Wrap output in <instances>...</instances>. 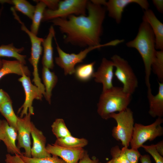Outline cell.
<instances>
[{
    "label": "cell",
    "instance_id": "cell-1",
    "mask_svg": "<svg viewBox=\"0 0 163 163\" xmlns=\"http://www.w3.org/2000/svg\"><path fill=\"white\" fill-rule=\"evenodd\" d=\"M87 9V15H72L50 21L65 34V42L82 47L101 44L100 37L106 9L102 5L91 1H88Z\"/></svg>",
    "mask_w": 163,
    "mask_h": 163
},
{
    "label": "cell",
    "instance_id": "cell-2",
    "mask_svg": "<svg viewBox=\"0 0 163 163\" xmlns=\"http://www.w3.org/2000/svg\"><path fill=\"white\" fill-rule=\"evenodd\" d=\"M126 45L129 47L136 49L140 55L144 65L145 84L147 89L151 88L150 77L151 66L157 51L155 48V36L149 24L142 20L136 37L127 42Z\"/></svg>",
    "mask_w": 163,
    "mask_h": 163
},
{
    "label": "cell",
    "instance_id": "cell-3",
    "mask_svg": "<svg viewBox=\"0 0 163 163\" xmlns=\"http://www.w3.org/2000/svg\"><path fill=\"white\" fill-rule=\"evenodd\" d=\"M131 95L124 91L122 87L116 86L102 91L97 104L98 114L107 120L112 113L124 110L130 103Z\"/></svg>",
    "mask_w": 163,
    "mask_h": 163
},
{
    "label": "cell",
    "instance_id": "cell-4",
    "mask_svg": "<svg viewBox=\"0 0 163 163\" xmlns=\"http://www.w3.org/2000/svg\"><path fill=\"white\" fill-rule=\"evenodd\" d=\"M117 123L112 130V136L116 140L120 141L122 145L128 148L130 144L134 126L133 113L131 109H126L118 113H114L110 116Z\"/></svg>",
    "mask_w": 163,
    "mask_h": 163
},
{
    "label": "cell",
    "instance_id": "cell-5",
    "mask_svg": "<svg viewBox=\"0 0 163 163\" xmlns=\"http://www.w3.org/2000/svg\"><path fill=\"white\" fill-rule=\"evenodd\" d=\"M162 117H158L151 124L144 125L135 123L130 144L131 148L138 149L147 141H152L163 135Z\"/></svg>",
    "mask_w": 163,
    "mask_h": 163
},
{
    "label": "cell",
    "instance_id": "cell-6",
    "mask_svg": "<svg viewBox=\"0 0 163 163\" xmlns=\"http://www.w3.org/2000/svg\"><path fill=\"white\" fill-rule=\"evenodd\" d=\"M88 2L86 0L60 1L56 9L45 10L42 21H50L58 18H65L72 15H86V10Z\"/></svg>",
    "mask_w": 163,
    "mask_h": 163
},
{
    "label": "cell",
    "instance_id": "cell-7",
    "mask_svg": "<svg viewBox=\"0 0 163 163\" xmlns=\"http://www.w3.org/2000/svg\"><path fill=\"white\" fill-rule=\"evenodd\" d=\"M116 70L114 73L123 85L125 92L132 95L138 86L137 78L128 62L117 55L111 57Z\"/></svg>",
    "mask_w": 163,
    "mask_h": 163
},
{
    "label": "cell",
    "instance_id": "cell-8",
    "mask_svg": "<svg viewBox=\"0 0 163 163\" xmlns=\"http://www.w3.org/2000/svg\"><path fill=\"white\" fill-rule=\"evenodd\" d=\"M58 57L55 58V62L59 66L63 69L65 75L74 73L75 66L79 63L83 62L87 54L91 51L101 47L106 46V44L87 47L78 54L66 53L59 47L55 38Z\"/></svg>",
    "mask_w": 163,
    "mask_h": 163
},
{
    "label": "cell",
    "instance_id": "cell-9",
    "mask_svg": "<svg viewBox=\"0 0 163 163\" xmlns=\"http://www.w3.org/2000/svg\"><path fill=\"white\" fill-rule=\"evenodd\" d=\"M18 80L24 88L25 94V100L23 104L19 108L18 113L21 112L20 117L22 118L28 113V111L32 115H34L33 102L34 99L42 100L43 95L41 91L35 85H33L29 76L24 75Z\"/></svg>",
    "mask_w": 163,
    "mask_h": 163
},
{
    "label": "cell",
    "instance_id": "cell-10",
    "mask_svg": "<svg viewBox=\"0 0 163 163\" xmlns=\"http://www.w3.org/2000/svg\"><path fill=\"white\" fill-rule=\"evenodd\" d=\"M32 115L29 112L23 117H18L17 123L18 143L17 146L20 149L24 148V155L31 157L30 139L32 122L31 121Z\"/></svg>",
    "mask_w": 163,
    "mask_h": 163
},
{
    "label": "cell",
    "instance_id": "cell-11",
    "mask_svg": "<svg viewBox=\"0 0 163 163\" xmlns=\"http://www.w3.org/2000/svg\"><path fill=\"white\" fill-rule=\"evenodd\" d=\"M12 12L14 18L21 24V30L25 32L30 38L31 43V51L30 56L28 60L33 67V72L37 73L38 72V63L43 50L41 44L43 39L38 37L27 28L20 19L15 10H12Z\"/></svg>",
    "mask_w": 163,
    "mask_h": 163
},
{
    "label": "cell",
    "instance_id": "cell-12",
    "mask_svg": "<svg viewBox=\"0 0 163 163\" xmlns=\"http://www.w3.org/2000/svg\"><path fill=\"white\" fill-rule=\"evenodd\" d=\"M133 3L138 4L145 10L149 9V3L146 0H110L106 2L105 6L109 16L119 24L121 21L122 14L125 7Z\"/></svg>",
    "mask_w": 163,
    "mask_h": 163
},
{
    "label": "cell",
    "instance_id": "cell-13",
    "mask_svg": "<svg viewBox=\"0 0 163 163\" xmlns=\"http://www.w3.org/2000/svg\"><path fill=\"white\" fill-rule=\"evenodd\" d=\"M114 67L112 61L104 58L97 71L93 74L92 77L94 78L95 82L102 84L103 91L113 86L112 81L114 74Z\"/></svg>",
    "mask_w": 163,
    "mask_h": 163
},
{
    "label": "cell",
    "instance_id": "cell-14",
    "mask_svg": "<svg viewBox=\"0 0 163 163\" xmlns=\"http://www.w3.org/2000/svg\"><path fill=\"white\" fill-rule=\"evenodd\" d=\"M46 148L49 154L60 157L66 163H78L85 152L83 148L71 149L55 144H48Z\"/></svg>",
    "mask_w": 163,
    "mask_h": 163
},
{
    "label": "cell",
    "instance_id": "cell-15",
    "mask_svg": "<svg viewBox=\"0 0 163 163\" xmlns=\"http://www.w3.org/2000/svg\"><path fill=\"white\" fill-rule=\"evenodd\" d=\"M17 132L7 121L0 120V139L5 145L8 152L11 154L21 155V151L16 145Z\"/></svg>",
    "mask_w": 163,
    "mask_h": 163
},
{
    "label": "cell",
    "instance_id": "cell-16",
    "mask_svg": "<svg viewBox=\"0 0 163 163\" xmlns=\"http://www.w3.org/2000/svg\"><path fill=\"white\" fill-rule=\"evenodd\" d=\"M31 135L33 140V146L31 148V157L41 158L51 156V155L46 149V137L43 132L38 129L33 122Z\"/></svg>",
    "mask_w": 163,
    "mask_h": 163
},
{
    "label": "cell",
    "instance_id": "cell-17",
    "mask_svg": "<svg viewBox=\"0 0 163 163\" xmlns=\"http://www.w3.org/2000/svg\"><path fill=\"white\" fill-rule=\"evenodd\" d=\"M142 20L147 22L150 26L155 39V48L163 50V24L158 19L152 10H145Z\"/></svg>",
    "mask_w": 163,
    "mask_h": 163
},
{
    "label": "cell",
    "instance_id": "cell-18",
    "mask_svg": "<svg viewBox=\"0 0 163 163\" xmlns=\"http://www.w3.org/2000/svg\"><path fill=\"white\" fill-rule=\"evenodd\" d=\"M158 90L154 95L151 88L147 89V97L149 104V113L153 117H162L163 116V82L158 81Z\"/></svg>",
    "mask_w": 163,
    "mask_h": 163
},
{
    "label": "cell",
    "instance_id": "cell-19",
    "mask_svg": "<svg viewBox=\"0 0 163 163\" xmlns=\"http://www.w3.org/2000/svg\"><path fill=\"white\" fill-rule=\"evenodd\" d=\"M55 34L53 26H51L47 36L46 38L43 39L42 43L43 50L42 63L43 66L50 69H53L54 66L52 40L53 38L55 37Z\"/></svg>",
    "mask_w": 163,
    "mask_h": 163
},
{
    "label": "cell",
    "instance_id": "cell-20",
    "mask_svg": "<svg viewBox=\"0 0 163 163\" xmlns=\"http://www.w3.org/2000/svg\"><path fill=\"white\" fill-rule=\"evenodd\" d=\"M2 66L0 69V80L5 75L15 74L29 76L30 72L28 67L18 60L10 61L2 59Z\"/></svg>",
    "mask_w": 163,
    "mask_h": 163
},
{
    "label": "cell",
    "instance_id": "cell-21",
    "mask_svg": "<svg viewBox=\"0 0 163 163\" xmlns=\"http://www.w3.org/2000/svg\"><path fill=\"white\" fill-rule=\"evenodd\" d=\"M42 77L45 89L44 97L49 104H50L52 92L57 82L58 78L54 72L44 66H43L42 69Z\"/></svg>",
    "mask_w": 163,
    "mask_h": 163
},
{
    "label": "cell",
    "instance_id": "cell-22",
    "mask_svg": "<svg viewBox=\"0 0 163 163\" xmlns=\"http://www.w3.org/2000/svg\"><path fill=\"white\" fill-rule=\"evenodd\" d=\"M24 50V47L17 48L13 43L2 44L0 46V57L14 58L25 65L26 56L21 54Z\"/></svg>",
    "mask_w": 163,
    "mask_h": 163
},
{
    "label": "cell",
    "instance_id": "cell-23",
    "mask_svg": "<svg viewBox=\"0 0 163 163\" xmlns=\"http://www.w3.org/2000/svg\"><path fill=\"white\" fill-rule=\"evenodd\" d=\"M0 3L12 5L15 10L21 12L32 20L35 7L28 1L25 0H0Z\"/></svg>",
    "mask_w": 163,
    "mask_h": 163
},
{
    "label": "cell",
    "instance_id": "cell-24",
    "mask_svg": "<svg viewBox=\"0 0 163 163\" xmlns=\"http://www.w3.org/2000/svg\"><path fill=\"white\" fill-rule=\"evenodd\" d=\"M88 144V141L84 138H78L72 135L57 139L54 144L71 149L83 148Z\"/></svg>",
    "mask_w": 163,
    "mask_h": 163
},
{
    "label": "cell",
    "instance_id": "cell-25",
    "mask_svg": "<svg viewBox=\"0 0 163 163\" xmlns=\"http://www.w3.org/2000/svg\"><path fill=\"white\" fill-rule=\"evenodd\" d=\"M37 1H35L37 3L35 6L30 28V31L36 35L38 34L40 24L43 19V13L46 7V5L42 0Z\"/></svg>",
    "mask_w": 163,
    "mask_h": 163
},
{
    "label": "cell",
    "instance_id": "cell-26",
    "mask_svg": "<svg viewBox=\"0 0 163 163\" xmlns=\"http://www.w3.org/2000/svg\"><path fill=\"white\" fill-rule=\"evenodd\" d=\"M0 113L5 118L9 125L17 132L18 117L13 110L11 100L6 102L1 105Z\"/></svg>",
    "mask_w": 163,
    "mask_h": 163
},
{
    "label": "cell",
    "instance_id": "cell-27",
    "mask_svg": "<svg viewBox=\"0 0 163 163\" xmlns=\"http://www.w3.org/2000/svg\"><path fill=\"white\" fill-rule=\"evenodd\" d=\"M95 62L78 65L75 69L74 73L76 78L80 81H86L92 77L94 73Z\"/></svg>",
    "mask_w": 163,
    "mask_h": 163
},
{
    "label": "cell",
    "instance_id": "cell-28",
    "mask_svg": "<svg viewBox=\"0 0 163 163\" xmlns=\"http://www.w3.org/2000/svg\"><path fill=\"white\" fill-rule=\"evenodd\" d=\"M51 128L52 132L57 139L71 135L62 119H56L51 125Z\"/></svg>",
    "mask_w": 163,
    "mask_h": 163
},
{
    "label": "cell",
    "instance_id": "cell-29",
    "mask_svg": "<svg viewBox=\"0 0 163 163\" xmlns=\"http://www.w3.org/2000/svg\"><path fill=\"white\" fill-rule=\"evenodd\" d=\"M151 69L157 75L159 82H163V50L156 51Z\"/></svg>",
    "mask_w": 163,
    "mask_h": 163
},
{
    "label": "cell",
    "instance_id": "cell-30",
    "mask_svg": "<svg viewBox=\"0 0 163 163\" xmlns=\"http://www.w3.org/2000/svg\"><path fill=\"white\" fill-rule=\"evenodd\" d=\"M19 155L25 163H66L62 159L53 155L52 156L41 158L27 157L23 154Z\"/></svg>",
    "mask_w": 163,
    "mask_h": 163
},
{
    "label": "cell",
    "instance_id": "cell-31",
    "mask_svg": "<svg viewBox=\"0 0 163 163\" xmlns=\"http://www.w3.org/2000/svg\"><path fill=\"white\" fill-rule=\"evenodd\" d=\"M130 163H138L141 155L138 149L123 147L121 149Z\"/></svg>",
    "mask_w": 163,
    "mask_h": 163
},
{
    "label": "cell",
    "instance_id": "cell-32",
    "mask_svg": "<svg viewBox=\"0 0 163 163\" xmlns=\"http://www.w3.org/2000/svg\"><path fill=\"white\" fill-rule=\"evenodd\" d=\"M141 147L152 157L155 163H163V156L157 151L154 144L149 145H143Z\"/></svg>",
    "mask_w": 163,
    "mask_h": 163
},
{
    "label": "cell",
    "instance_id": "cell-33",
    "mask_svg": "<svg viewBox=\"0 0 163 163\" xmlns=\"http://www.w3.org/2000/svg\"><path fill=\"white\" fill-rule=\"evenodd\" d=\"M110 153L112 158H116L121 163H130L118 145L112 147L110 149Z\"/></svg>",
    "mask_w": 163,
    "mask_h": 163
},
{
    "label": "cell",
    "instance_id": "cell-34",
    "mask_svg": "<svg viewBox=\"0 0 163 163\" xmlns=\"http://www.w3.org/2000/svg\"><path fill=\"white\" fill-rule=\"evenodd\" d=\"M5 161L6 163H25L20 158L19 155H16L12 156L9 154L6 155Z\"/></svg>",
    "mask_w": 163,
    "mask_h": 163
},
{
    "label": "cell",
    "instance_id": "cell-35",
    "mask_svg": "<svg viewBox=\"0 0 163 163\" xmlns=\"http://www.w3.org/2000/svg\"><path fill=\"white\" fill-rule=\"evenodd\" d=\"M42 1L48 7L49 9L54 10L56 9L58 7L59 0H42Z\"/></svg>",
    "mask_w": 163,
    "mask_h": 163
},
{
    "label": "cell",
    "instance_id": "cell-36",
    "mask_svg": "<svg viewBox=\"0 0 163 163\" xmlns=\"http://www.w3.org/2000/svg\"><path fill=\"white\" fill-rule=\"evenodd\" d=\"M98 159L91 158L87 152L85 151L83 155L79 160L78 163H99Z\"/></svg>",
    "mask_w": 163,
    "mask_h": 163
},
{
    "label": "cell",
    "instance_id": "cell-37",
    "mask_svg": "<svg viewBox=\"0 0 163 163\" xmlns=\"http://www.w3.org/2000/svg\"><path fill=\"white\" fill-rule=\"evenodd\" d=\"M11 100L10 97L8 94L0 88V108L3 104Z\"/></svg>",
    "mask_w": 163,
    "mask_h": 163
},
{
    "label": "cell",
    "instance_id": "cell-38",
    "mask_svg": "<svg viewBox=\"0 0 163 163\" xmlns=\"http://www.w3.org/2000/svg\"><path fill=\"white\" fill-rule=\"evenodd\" d=\"M152 2L157 10L161 13L163 12V0H153Z\"/></svg>",
    "mask_w": 163,
    "mask_h": 163
},
{
    "label": "cell",
    "instance_id": "cell-39",
    "mask_svg": "<svg viewBox=\"0 0 163 163\" xmlns=\"http://www.w3.org/2000/svg\"><path fill=\"white\" fill-rule=\"evenodd\" d=\"M155 147L158 152L162 156L163 155V140L158 142L156 144H154Z\"/></svg>",
    "mask_w": 163,
    "mask_h": 163
},
{
    "label": "cell",
    "instance_id": "cell-40",
    "mask_svg": "<svg viewBox=\"0 0 163 163\" xmlns=\"http://www.w3.org/2000/svg\"><path fill=\"white\" fill-rule=\"evenodd\" d=\"M139 159L141 163H152L150 157L148 155H141Z\"/></svg>",
    "mask_w": 163,
    "mask_h": 163
},
{
    "label": "cell",
    "instance_id": "cell-41",
    "mask_svg": "<svg viewBox=\"0 0 163 163\" xmlns=\"http://www.w3.org/2000/svg\"><path fill=\"white\" fill-rule=\"evenodd\" d=\"M107 163H121L116 158H112V159L107 161Z\"/></svg>",
    "mask_w": 163,
    "mask_h": 163
},
{
    "label": "cell",
    "instance_id": "cell-42",
    "mask_svg": "<svg viewBox=\"0 0 163 163\" xmlns=\"http://www.w3.org/2000/svg\"><path fill=\"white\" fill-rule=\"evenodd\" d=\"M2 59L0 58V69L2 68Z\"/></svg>",
    "mask_w": 163,
    "mask_h": 163
},
{
    "label": "cell",
    "instance_id": "cell-43",
    "mask_svg": "<svg viewBox=\"0 0 163 163\" xmlns=\"http://www.w3.org/2000/svg\"><path fill=\"white\" fill-rule=\"evenodd\" d=\"M3 7H2L0 9V17H1V14H2V9H3Z\"/></svg>",
    "mask_w": 163,
    "mask_h": 163
},
{
    "label": "cell",
    "instance_id": "cell-44",
    "mask_svg": "<svg viewBox=\"0 0 163 163\" xmlns=\"http://www.w3.org/2000/svg\"><path fill=\"white\" fill-rule=\"evenodd\" d=\"M99 163H103L101 162H100Z\"/></svg>",
    "mask_w": 163,
    "mask_h": 163
},
{
    "label": "cell",
    "instance_id": "cell-45",
    "mask_svg": "<svg viewBox=\"0 0 163 163\" xmlns=\"http://www.w3.org/2000/svg\"><path fill=\"white\" fill-rule=\"evenodd\" d=\"M1 141V140H0V142Z\"/></svg>",
    "mask_w": 163,
    "mask_h": 163
}]
</instances>
